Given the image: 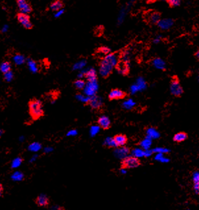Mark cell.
<instances>
[{"label": "cell", "mask_w": 199, "mask_h": 210, "mask_svg": "<svg viewBox=\"0 0 199 210\" xmlns=\"http://www.w3.org/2000/svg\"><path fill=\"white\" fill-rule=\"evenodd\" d=\"M127 171L126 169V168H122V169H120V173L122 175H125L127 174Z\"/></svg>", "instance_id": "cell-49"}, {"label": "cell", "mask_w": 199, "mask_h": 210, "mask_svg": "<svg viewBox=\"0 0 199 210\" xmlns=\"http://www.w3.org/2000/svg\"><path fill=\"white\" fill-rule=\"evenodd\" d=\"M146 137L150 138L152 140L158 139L160 137V133L154 127H150L146 131Z\"/></svg>", "instance_id": "cell-18"}, {"label": "cell", "mask_w": 199, "mask_h": 210, "mask_svg": "<svg viewBox=\"0 0 199 210\" xmlns=\"http://www.w3.org/2000/svg\"><path fill=\"white\" fill-rule=\"evenodd\" d=\"M131 156L137 157V158H141L145 157V150H143L141 148H136L131 151Z\"/></svg>", "instance_id": "cell-29"}, {"label": "cell", "mask_w": 199, "mask_h": 210, "mask_svg": "<svg viewBox=\"0 0 199 210\" xmlns=\"http://www.w3.org/2000/svg\"><path fill=\"white\" fill-rule=\"evenodd\" d=\"M28 65H29V67L30 70V71L32 73H36L38 71V66H37V64L35 61H34L32 59H29L28 60Z\"/></svg>", "instance_id": "cell-34"}, {"label": "cell", "mask_w": 199, "mask_h": 210, "mask_svg": "<svg viewBox=\"0 0 199 210\" xmlns=\"http://www.w3.org/2000/svg\"><path fill=\"white\" fill-rule=\"evenodd\" d=\"M152 150H153V152L155 153H163V154L168 153L170 152L169 149L164 147H156Z\"/></svg>", "instance_id": "cell-35"}, {"label": "cell", "mask_w": 199, "mask_h": 210, "mask_svg": "<svg viewBox=\"0 0 199 210\" xmlns=\"http://www.w3.org/2000/svg\"><path fill=\"white\" fill-rule=\"evenodd\" d=\"M104 144L105 146H108L109 148H115L117 147V144L115 142L114 138L112 137H107L104 141Z\"/></svg>", "instance_id": "cell-32"}, {"label": "cell", "mask_w": 199, "mask_h": 210, "mask_svg": "<svg viewBox=\"0 0 199 210\" xmlns=\"http://www.w3.org/2000/svg\"><path fill=\"white\" fill-rule=\"evenodd\" d=\"M98 125L100 127V128H102L104 129H107L110 127L111 121L108 117L105 115L101 116L98 119Z\"/></svg>", "instance_id": "cell-17"}, {"label": "cell", "mask_w": 199, "mask_h": 210, "mask_svg": "<svg viewBox=\"0 0 199 210\" xmlns=\"http://www.w3.org/2000/svg\"><path fill=\"white\" fill-rule=\"evenodd\" d=\"M162 1H166V0H162Z\"/></svg>", "instance_id": "cell-54"}, {"label": "cell", "mask_w": 199, "mask_h": 210, "mask_svg": "<svg viewBox=\"0 0 199 210\" xmlns=\"http://www.w3.org/2000/svg\"><path fill=\"white\" fill-rule=\"evenodd\" d=\"M17 18L18 22L27 30L32 29L33 27L32 22L30 21V17L28 14L18 13L17 15Z\"/></svg>", "instance_id": "cell-6"}, {"label": "cell", "mask_w": 199, "mask_h": 210, "mask_svg": "<svg viewBox=\"0 0 199 210\" xmlns=\"http://www.w3.org/2000/svg\"><path fill=\"white\" fill-rule=\"evenodd\" d=\"M86 85V82L82 80V79H78L77 80L75 83H74V85L76 87V88L78 90H83L84 89V88L85 86Z\"/></svg>", "instance_id": "cell-36"}, {"label": "cell", "mask_w": 199, "mask_h": 210, "mask_svg": "<svg viewBox=\"0 0 199 210\" xmlns=\"http://www.w3.org/2000/svg\"><path fill=\"white\" fill-rule=\"evenodd\" d=\"M98 88L99 86L97 80L89 81L86 83L84 89H83V92L85 95L91 97L96 96Z\"/></svg>", "instance_id": "cell-4"}, {"label": "cell", "mask_w": 199, "mask_h": 210, "mask_svg": "<svg viewBox=\"0 0 199 210\" xmlns=\"http://www.w3.org/2000/svg\"><path fill=\"white\" fill-rule=\"evenodd\" d=\"M17 4L20 13L29 15L32 11L31 6L26 0H17Z\"/></svg>", "instance_id": "cell-10"}, {"label": "cell", "mask_w": 199, "mask_h": 210, "mask_svg": "<svg viewBox=\"0 0 199 210\" xmlns=\"http://www.w3.org/2000/svg\"><path fill=\"white\" fill-rule=\"evenodd\" d=\"M194 190L196 194H199V183H194Z\"/></svg>", "instance_id": "cell-46"}, {"label": "cell", "mask_w": 199, "mask_h": 210, "mask_svg": "<svg viewBox=\"0 0 199 210\" xmlns=\"http://www.w3.org/2000/svg\"><path fill=\"white\" fill-rule=\"evenodd\" d=\"M188 138V134L185 132H179L175 134L173 137V141L177 143H180L185 141Z\"/></svg>", "instance_id": "cell-20"}, {"label": "cell", "mask_w": 199, "mask_h": 210, "mask_svg": "<svg viewBox=\"0 0 199 210\" xmlns=\"http://www.w3.org/2000/svg\"><path fill=\"white\" fill-rule=\"evenodd\" d=\"M130 57L131 52L129 50H125L121 55V63L130 65Z\"/></svg>", "instance_id": "cell-26"}, {"label": "cell", "mask_w": 199, "mask_h": 210, "mask_svg": "<svg viewBox=\"0 0 199 210\" xmlns=\"http://www.w3.org/2000/svg\"><path fill=\"white\" fill-rule=\"evenodd\" d=\"M169 6L172 8L176 7L181 5V0H166Z\"/></svg>", "instance_id": "cell-37"}, {"label": "cell", "mask_w": 199, "mask_h": 210, "mask_svg": "<svg viewBox=\"0 0 199 210\" xmlns=\"http://www.w3.org/2000/svg\"><path fill=\"white\" fill-rule=\"evenodd\" d=\"M194 56H195V59L198 61H199V50H198L197 52L195 53V54H194Z\"/></svg>", "instance_id": "cell-50"}, {"label": "cell", "mask_w": 199, "mask_h": 210, "mask_svg": "<svg viewBox=\"0 0 199 210\" xmlns=\"http://www.w3.org/2000/svg\"><path fill=\"white\" fill-rule=\"evenodd\" d=\"M75 97L77 100H78L80 102H82V103L83 104L89 103L90 100V97L85 95V94H77Z\"/></svg>", "instance_id": "cell-30"}, {"label": "cell", "mask_w": 199, "mask_h": 210, "mask_svg": "<svg viewBox=\"0 0 199 210\" xmlns=\"http://www.w3.org/2000/svg\"><path fill=\"white\" fill-rule=\"evenodd\" d=\"M154 160L157 161H159L163 163H166L169 161V159L167 157H165L163 153H156V156H154Z\"/></svg>", "instance_id": "cell-31"}, {"label": "cell", "mask_w": 199, "mask_h": 210, "mask_svg": "<svg viewBox=\"0 0 199 210\" xmlns=\"http://www.w3.org/2000/svg\"><path fill=\"white\" fill-rule=\"evenodd\" d=\"M63 7V3L61 0H56V1L52 2L50 6V10L54 12H56L60 10V9H62Z\"/></svg>", "instance_id": "cell-22"}, {"label": "cell", "mask_w": 199, "mask_h": 210, "mask_svg": "<svg viewBox=\"0 0 199 210\" xmlns=\"http://www.w3.org/2000/svg\"><path fill=\"white\" fill-rule=\"evenodd\" d=\"M130 65H125L123 63H119L117 65V71L121 74H127L129 71Z\"/></svg>", "instance_id": "cell-27"}, {"label": "cell", "mask_w": 199, "mask_h": 210, "mask_svg": "<svg viewBox=\"0 0 199 210\" xmlns=\"http://www.w3.org/2000/svg\"><path fill=\"white\" fill-rule=\"evenodd\" d=\"M89 104L92 109H98L103 105L102 98L96 95L92 96L90 97Z\"/></svg>", "instance_id": "cell-12"}, {"label": "cell", "mask_w": 199, "mask_h": 210, "mask_svg": "<svg viewBox=\"0 0 199 210\" xmlns=\"http://www.w3.org/2000/svg\"><path fill=\"white\" fill-rule=\"evenodd\" d=\"M35 202L38 206L45 208L50 204V200L46 194H41L37 196L35 200Z\"/></svg>", "instance_id": "cell-11"}, {"label": "cell", "mask_w": 199, "mask_h": 210, "mask_svg": "<svg viewBox=\"0 0 199 210\" xmlns=\"http://www.w3.org/2000/svg\"><path fill=\"white\" fill-rule=\"evenodd\" d=\"M99 52L101 54L106 55L110 53V49L108 47H106V46H102V47L99 48Z\"/></svg>", "instance_id": "cell-39"}, {"label": "cell", "mask_w": 199, "mask_h": 210, "mask_svg": "<svg viewBox=\"0 0 199 210\" xmlns=\"http://www.w3.org/2000/svg\"><path fill=\"white\" fill-rule=\"evenodd\" d=\"M192 179L193 183H199V171H195L193 172Z\"/></svg>", "instance_id": "cell-41"}, {"label": "cell", "mask_w": 199, "mask_h": 210, "mask_svg": "<svg viewBox=\"0 0 199 210\" xmlns=\"http://www.w3.org/2000/svg\"><path fill=\"white\" fill-rule=\"evenodd\" d=\"M152 65L154 68L158 70H161V71H164L166 69V63L160 57L154 58L152 60Z\"/></svg>", "instance_id": "cell-14"}, {"label": "cell", "mask_w": 199, "mask_h": 210, "mask_svg": "<svg viewBox=\"0 0 199 210\" xmlns=\"http://www.w3.org/2000/svg\"><path fill=\"white\" fill-rule=\"evenodd\" d=\"M52 150V148H46V152H50Z\"/></svg>", "instance_id": "cell-53"}, {"label": "cell", "mask_w": 199, "mask_h": 210, "mask_svg": "<svg viewBox=\"0 0 199 210\" xmlns=\"http://www.w3.org/2000/svg\"><path fill=\"white\" fill-rule=\"evenodd\" d=\"M187 210H191V209H187Z\"/></svg>", "instance_id": "cell-55"}, {"label": "cell", "mask_w": 199, "mask_h": 210, "mask_svg": "<svg viewBox=\"0 0 199 210\" xmlns=\"http://www.w3.org/2000/svg\"><path fill=\"white\" fill-rule=\"evenodd\" d=\"M85 77L89 81L97 80V73L96 71L92 67L85 69Z\"/></svg>", "instance_id": "cell-16"}, {"label": "cell", "mask_w": 199, "mask_h": 210, "mask_svg": "<svg viewBox=\"0 0 199 210\" xmlns=\"http://www.w3.org/2000/svg\"><path fill=\"white\" fill-rule=\"evenodd\" d=\"M29 111L32 119H39L44 113L42 102L38 99L30 100L29 102Z\"/></svg>", "instance_id": "cell-2"}, {"label": "cell", "mask_w": 199, "mask_h": 210, "mask_svg": "<svg viewBox=\"0 0 199 210\" xmlns=\"http://www.w3.org/2000/svg\"><path fill=\"white\" fill-rule=\"evenodd\" d=\"M123 165L125 168L133 169L139 166L140 161L138 158L133 156H128L123 161Z\"/></svg>", "instance_id": "cell-8"}, {"label": "cell", "mask_w": 199, "mask_h": 210, "mask_svg": "<svg viewBox=\"0 0 199 210\" xmlns=\"http://www.w3.org/2000/svg\"><path fill=\"white\" fill-rule=\"evenodd\" d=\"M8 29H9V26H8V25H5L3 26L2 30L3 32H7V31L8 30Z\"/></svg>", "instance_id": "cell-51"}, {"label": "cell", "mask_w": 199, "mask_h": 210, "mask_svg": "<svg viewBox=\"0 0 199 210\" xmlns=\"http://www.w3.org/2000/svg\"><path fill=\"white\" fill-rule=\"evenodd\" d=\"M161 36H157L156 38H155L154 39V40H153L154 43V44H158V43H159L160 42V40H161Z\"/></svg>", "instance_id": "cell-47"}, {"label": "cell", "mask_w": 199, "mask_h": 210, "mask_svg": "<svg viewBox=\"0 0 199 210\" xmlns=\"http://www.w3.org/2000/svg\"><path fill=\"white\" fill-rule=\"evenodd\" d=\"M4 133V130H2V129H0V138H1L2 137V135H3V134Z\"/></svg>", "instance_id": "cell-52"}, {"label": "cell", "mask_w": 199, "mask_h": 210, "mask_svg": "<svg viewBox=\"0 0 199 210\" xmlns=\"http://www.w3.org/2000/svg\"><path fill=\"white\" fill-rule=\"evenodd\" d=\"M147 87V84L145 81V78L139 77L137 78L136 82L133 84L132 86H131L129 92L131 94H135L137 92L144 91Z\"/></svg>", "instance_id": "cell-5"}, {"label": "cell", "mask_w": 199, "mask_h": 210, "mask_svg": "<svg viewBox=\"0 0 199 210\" xmlns=\"http://www.w3.org/2000/svg\"><path fill=\"white\" fill-rule=\"evenodd\" d=\"M152 144V140L150 139V138L146 137L142 141H141L140 142V146L143 150H149L150 149V147Z\"/></svg>", "instance_id": "cell-23"}, {"label": "cell", "mask_w": 199, "mask_h": 210, "mask_svg": "<svg viewBox=\"0 0 199 210\" xmlns=\"http://www.w3.org/2000/svg\"><path fill=\"white\" fill-rule=\"evenodd\" d=\"M115 142L117 146H124L127 143V137L123 134H118L114 137Z\"/></svg>", "instance_id": "cell-21"}, {"label": "cell", "mask_w": 199, "mask_h": 210, "mask_svg": "<svg viewBox=\"0 0 199 210\" xmlns=\"http://www.w3.org/2000/svg\"><path fill=\"white\" fill-rule=\"evenodd\" d=\"M40 148H41V146L38 143H34L31 144V146H30V150L33 152L38 151Z\"/></svg>", "instance_id": "cell-40"}, {"label": "cell", "mask_w": 199, "mask_h": 210, "mask_svg": "<svg viewBox=\"0 0 199 210\" xmlns=\"http://www.w3.org/2000/svg\"><path fill=\"white\" fill-rule=\"evenodd\" d=\"M0 71L4 74H6L11 71V65L9 61H3L0 65Z\"/></svg>", "instance_id": "cell-28"}, {"label": "cell", "mask_w": 199, "mask_h": 210, "mask_svg": "<svg viewBox=\"0 0 199 210\" xmlns=\"http://www.w3.org/2000/svg\"><path fill=\"white\" fill-rule=\"evenodd\" d=\"M125 96V93L119 89H113L109 92V98L110 100L122 99Z\"/></svg>", "instance_id": "cell-15"}, {"label": "cell", "mask_w": 199, "mask_h": 210, "mask_svg": "<svg viewBox=\"0 0 199 210\" xmlns=\"http://www.w3.org/2000/svg\"><path fill=\"white\" fill-rule=\"evenodd\" d=\"M86 64L87 62L85 59H81L73 65V69L74 71H81V70L85 69Z\"/></svg>", "instance_id": "cell-25"}, {"label": "cell", "mask_w": 199, "mask_h": 210, "mask_svg": "<svg viewBox=\"0 0 199 210\" xmlns=\"http://www.w3.org/2000/svg\"><path fill=\"white\" fill-rule=\"evenodd\" d=\"M157 25L161 30H166L169 29L173 26V21L171 18H164V19H161Z\"/></svg>", "instance_id": "cell-13"}, {"label": "cell", "mask_w": 199, "mask_h": 210, "mask_svg": "<svg viewBox=\"0 0 199 210\" xmlns=\"http://www.w3.org/2000/svg\"><path fill=\"white\" fill-rule=\"evenodd\" d=\"M169 90L171 94L174 97H179L183 95L184 92L183 88L181 82H180L179 79L177 77H172V80H171Z\"/></svg>", "instance_id": "cell-3"}, {"label": "cell", "mask_w": 199, "mask_h": 210, "mask_svg": "<svg viewBox=\"0 0 199 210\" xmlns=\"http://www.w3.org/2000/svg\"><path fill=\"white\" fill-rule=\"evenodd\" d=\"M154 152L153 150H150V149H149V150H145V157H150L152 154H153Z\"/></svg>", "instance_id": "cell-44"}, {"label": "cell", "mask_w": 199, "mask_h": 210, "mask_svg": "<svg viewBox=\"0 0 199 210\" xmlns=\"http://www.w3.org/2000/svg\"><path fill=\"white\" fill-rule=\"evenodd\" d=\"M146 19L150 25H157L161 20V13L156 11H150L146 14Z\"/></svg>", "instance_id": "cell-7"}, {"label": "cell", "mask_w": 199, "mask_h": 210, "mask_svg": "<svg viewBox=\"0 0 199 210\" xmlns=\"http://www.w3.org/2000/svg\"><path fill=\"white\" fill-rule=\"evenodd\" d=\"M14 61H15V62L16 63V64L21 65V64H22L23 63L25 62V57L23 55H22L21 54H17L15 56V57H14Z\"/></svg>", "instance_id": "cell-38"}, {"label": "cell", "mask_w": 199, "mask_h": 210, "mask_svg": "<svg viewBox=\"0 0 199 210\" xmlns=\"http://www.w3.org/2000/svg\"><path fill=\"white\" fill-rule=\"evenodd\" d=\"M78 134L77 130L75 129H72L70 130L67 133V135L68 137H76Z\"/></svg>", "instance_id": "cell-43"}, {"label": "cell", "mask_w": 199, "mask_h": 210, "mask_svg": "<svg viewBox=\"0 0 199 210\" xmlns=\"http://www.w3.org/2000/svg\"><path fill=\"white\" fill-rule=\"evenodd\" d=\"M65 13V9L63 8L62 9H60V10L55 12V13L54 14V16L55 18H59L61 16H62L63 15V13Z\"/></svg>", "instance_id": "cell-42"}, {"label": "cell", "mask_w": 199, "mask_h": 210, "mask_svg": "<svg viewBox=\"0 0 199 210\" xmlns=\"http://www.w3.org/2000/svg\"><path fill=\"white\" fill-rule=\"evenodd\" d=\"M136 106V102L131 98H129L124 101L122 104V107L126 110H131Z\"/></svg>", "instance_id": "cell-24"}, {"label": "cell", "mask_w": 199, "mask_h": 210, "mask_svg": "<svg viewBox=\"0 0 199 210\" xmlns=\"http://www.w3.org/2000/svg\"><path fill=\"white\" fill-rule=\"evenodd\" d=\"M129 9V8L127 7V6L126 7H123L121 9H120V11L119 12L118 14V17H117V25H121L122 23L125 21V17H126V15H127V11Z\"/></svg>", "instance_id": "cell-19"}, {"label": "cell", "mask_w": 199, "mask_h": 210, "mask_svg": "<svg viewBox=\"0 0 199 210\" xmlns=\"http://www.w3.org/2000/svg\"><path fill=\"white\" fill-rule=\"evenodd\" d=\"M50 210H65L64 208L60 206H58V205H54L50 208Z\"/></svg>", "instance_id": "cell-45"}, {"label": "cell", "mask_w": 199, "mask_h": 210, "mask_svg": "<svg viewBox=\"0 0 199 210\" xmlns=\"http://www.w3.org/2000/svg\"><path fill=\"white\" fill-rule=\"evenodd\" d=\"M100 131V127L99 125H92L90 129V135L92 137H94Z\"/></svg>", "instance_id": "cell-33"}, {"label": "cell", "mask_w": 199, "mask_h": 210, "mask_svg": "<svg viewBox=\"0 0 199 210\" xmlns=\"http://www.w3.org/2000/svg\"><path fill=\"white\" fill-rule=\"evenodd\" d=\"M119 63L118 56L115 53L106 55L100 64L99 72L102 77H107Z\"/></svg>", "instance_id": "cell-1"}, {"label": "cell", "mask_w": 199, "mask_h": 210, "mask_svg": "<svg viewBox=\"0 0 199 210\" xmlns=\"http://www.w3.org/2000/svg\"><path fill=\"white\" fill-rule=\"evenodd\" d=\"M130 153L129 149L125 146H119V148H115V150L113 152V154L115 157L119 159V160H125L126 157H127Z\"/></svg>", "instance_id": "cell-9"}, {"label": "cell", "mask_w": 199, "mask_h": 210, "mask_svg": "<svg viewBox=\"0 0 199 210\" xmlns=\"http://www.w3.org/2000/svg\"><path fill=\"white\" fill-rule=\"evenodd\" d=\"M4 192V188L2 184L0 183V197H2Z\"/></svg>", "instance_id": "cell-48"}]
</instances>
